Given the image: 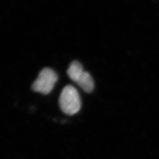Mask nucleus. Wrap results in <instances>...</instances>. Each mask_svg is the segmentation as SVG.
Returning <instances> with one entry per match:
<instances>
[{"label": "nucleus", "mask_w": 159, "mask_h": 159, "mask_svg": "<svg viewBox=\"0 0 159 159\" xmlns=\"http://www.w3.org/2000/svg\"><path fill=\"white\" fill-rule=\"evenodd\" d=\"M59 106L61 110L68 116L76 114L81 108V99L77 89L72 86L63 88L59 98Z\"/></svg>", "instance_id": "nucleus-1"}, {"label": "nucleus", "mask_w": 159, "mask_h": 159, "mask_svg": "<svg viewBox=\"0 0 159 159\" xmlns=\"http://www.w3.org/2000/svg\"><path fill=\"white\" fill-rule=\"evenodd\" d=\"M58 80V76L53 70L46 68L40 72L32 85L34 92L47 95L51 92Z\"/></svg>", "instance_id": "nucleus-2"}, {"label": "nucleus", "mask_w": 159, "mask_h": 159, "mask_svg": "<svg viewBox=\"0 0 159 159\" xmlns=\"http://www.w3.org/2000/svg\"><path fill=\"white\" fill-rule=\"evenodd\" d=\"M75 83L87 93L92 92L94 88L93 80L90 74L86 71H84L80 74Z\"/></svg>", "instance_id": "nucleus-3"}]
</instances>
